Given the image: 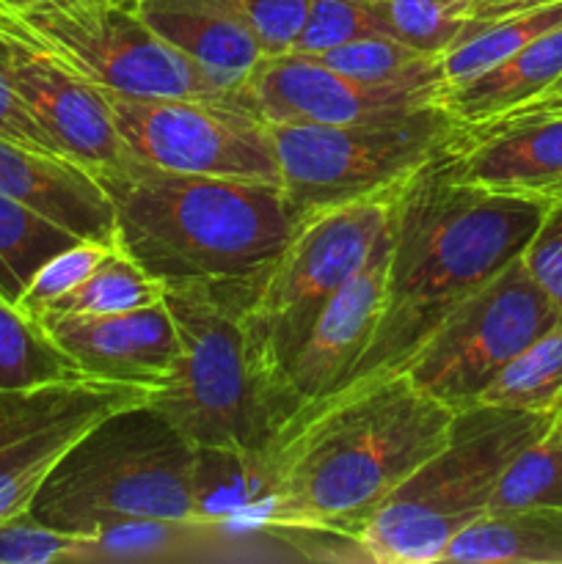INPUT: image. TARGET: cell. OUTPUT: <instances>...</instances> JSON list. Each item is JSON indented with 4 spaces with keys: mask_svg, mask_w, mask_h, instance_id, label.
I'll return each instance as SVG.
<instances>
[{
    "mask_svg": "<svg viewBox=\"0 0 562 564\" xmlns=\"http://www.w3.org/2000/svg\"><path fill=\"white\" fill-rule=\"evenodd\" d=\"M452 422L455 411L406 372L350 386L246 463L253 505L240 527L356 543L391 494L444 449Z\"/></svg>",
    "mask_w": 562,
    "mask_h": 564,
    "instance_id": "1",
    "label": "cell"
},
{
    "mask_svg": "<svg viewBox=\"0 0 562 564\" xmlns=\"http://www.w3.org/2000/svg\"><path fill=\"white\" fill-rule=\"evenodd\" d=\"M450 152L397 185L383 312L342 391L402 372L452 308L521 257L543 220V198L455 180Z\"/></svg>",
    "mask_w": 562,
    "mask_h": 564,
    "instance_id": "2",
    "label": "cell"
},
{
    "mask_svg": "<svg viewBox=\"0 0 562 564\" xmlns=\"http://www.w3.org/2000/svg\"><path fill=\"white\" fill-rule=\"evenodd\" d=\"M116 215V246L165 286H202L242 314L295 220L279 185L180 174L132 158L97 171Z\"/></svg>",
    "mask_w": 562,
    "mask_h": 564,
    "instance_id": "3",
    "label": "cell"
},
{
    "mask_svg": "<svg viewBox=\"0 0 562 564\" xmlns=\"http://www.w3.org/2000/svg\"><path fill=\"white\" fill-rule=\"evenodd\" d=\"M198 468L202 446L149 400L88 430L44 479L28 518L75 538L127 523H204Z\"/></svg>",
    "mask_w": 562,
    "mask_h": 564,
    "instance_id": "4",
    "label": "cell"
},
{
    "mask_svg": "<svg viewBox=\"0 0 562 564\" xmlns=\"http://www.w3.org/2000/svg\"><path fill=\"white\" fill-rule=\"evenodd\" d=\"M556 411L474 405L455 413L444 449L422 463L356 538L364 560L439 564L452 538L488 512L501 474Z\"/></svg>",
    "mask_w": 562,
    "mask_h": 564,
    "instance_id": "5",
    "label": "cell"
},
{
    "mask_svg": "<svg viewBox=\"0 0 562 564\" xmlns=\"http://www.w3.org/2000/svg\"><path fill=\"white\" fill-rule=\"evenodd\" d=\"M395 191L391 187L303 215L264 273L253 301L240 314L268 424L270 397L281 369L331 297L372 257L380 235L389 229Z\"/></svg>",
    "mask_w": 562,
    "mask_h": 564,
    "instance_id": "6",
    "label": "cell"
},
{
    "mask_svg": "<svg viewBox=\"0 0 562 564\" xmlns=\"http://www.w3.org/2000/svg\"><path fill=\"white\" fill-rule=\"evenodd\" d=\"M0 28L99 91L213 99L251 108L246 94L226 88L163 42L121 0H39L22 11H0Z\"/></svg>",
    "mask_w": 562,
    "mask_h": 564,
    "instance_id": "7",
    "label": "cell"
},
{
    "mask_svg": "<svg viewBox=\"0 0 562 564\" xmlns=\"http://www.w3.org/2000/svg\"><path fill=\"white\" fill-rule=\"evenodd\" d=\"M163 303L180 336V361L152 405L202 449L257 460L273 433L240 314L202 286H165Z\"/></svg>",
    "mask_w": 562,
    "mask_h": 564,
    "instance_id": "8",
    "label": "cell"
},
{
    "mask_svg": "<svg viewBox=\"0 0 562 564\" xmlns=\"http://www.w3.org/2000/svg\"><path fill=\"white\" fill-rule=\"evenodd\" d=\"M290 218L372 196L450 152L461 124L444 105L358 124H268Z\"/></svg>",
    "mask_w": 562,
    "mask_h": 564,
    "instance_id": "9",
    "label": "cell"
},
{
    "mask_svg": "<svg viewBox=\"0 0 562 564\" xmlns=\"http://www.w3.org/2000/svg\"><path fill=\"white\" fill-rule=\"evenodd\" d=\"M562 319L521 257L452 308L402 372L455 413L477 405L490 380Z\"/></svg>",
    "mask_w": 562,
    "mask_h": 564,
    "instance_id": "10",
    "label": "cell"
},
{
    "mask_svg": "<svg viewBox=\"0 0 562 564\" xmlns=\"http://www.w3.org/2000/svg\"><path fill=\"white\" fill-rule=\"evenodd\" d=\"M114 124L141 163L180 174L279 185L270 127L246 105L102 91Z\"/></svg>",
    "mask_w": 562,
    "mask_h": 564,
    "instance_id": "11",
    "label": "cell"
},
{
    "mask_svg": "<svg viewBox=\"0 0 562 564\" xmlns=\"http://www.w3.org/2000/svg\"><path fill=\"white\" fill-rule=\"evenodd\" d=\"M154 394L91 375L0 389V523L25 516L50 471L88 430Z\"/></svg>",
    "mask_w": 562,
    "mask_h": 564,
    "instance_id": "12",
    "label": "cell"
},
{
    "mask_svg": "<svg viewBox=\"0 0 562 564\" xmlns=\"http://www.w3.org/2000/svg\"><path fill=\"white\" fill-rule=\"evenodd\" d=\"M389 251L391 235L386 229L367 264L331 297L328 306L320 312L298 350L284 364L270 397L273 438L309 408L334 397L347 383L383 312Z\"/></svg>",
    "mask_w": 562,
    "mask_h": 564,
    "instance_id": "13",
    "label": "cell"
},
{
    "mask_svg": "<svg viewBox=\"0 0 562 564\" xmlns=\"http://www.w3.org/2000/svg\"><path fill=\"white\" fill-rule=\"evenodd\" d=\"M242 94L268 124H358L441 105V94L430 88L372 86L298 53L264 55Z\"/></svg>",
    "mask_w": 562,
    "mask_h": 564,
    "instance_id": "14",
    "label": "cell"
},
{
    "mask_svg": "<svg viewBox=\"0 0 562 564\" xmlns=\"http://www.w3.org/2000/svg\"><path fill=\"white\" fill-rule=\"evenodd\" d=\"M3 33L11 47L17 91L58 152L91 174L130 163L132 154L116 130L102 91L66 72L33 44L9 31Z\"/></svg>",
    "mask_w": 562,
    "mask_h": 564,
    "instance_id": "15",
    "label": "cell"
},
{
    "mask_svg": "<svg viewBox=\"0 0 562 564\" xmlns=\"http://www.w3.org/2000/svg\"><path fill=\"white\" fill-rule=\"evenodd\" d=\"M50 339L83 375L163 391L180 361V336L165 303L119 314H44Z\"/></svg>",
    "mask_w": 562,
    "mask_h": 564,
    "instance_id": "16",
    "label": "cell"
},
{
    "mask_svg": "<svg viewBox=\"0 0 562 564\" xmlns=\"http://www.w3.org/2000/svg\"><path fill=\"white\" fill-rule=\"evenodd\" d=\"M450 169L466 185L556 202L562 198V113L461 127Z\"/></svg>",
    "mask_w": 562,
    "mask_h": 564,
    "instance_id": "17",
    "label": "cell"
},
{
    "mask_svg": "<svg viewBox=\"0 0 562 564\" xmlns=\"http://www.w3.org/2000/svg\"><path fill=\"white\" fill-rule=\"evenodd\" d=\"M0 193L75 237L116 246V215L91 171L58 154L0 138Z\"/></svg>",
    "mask_w": 562,
    "mask_h": 564,
    "instance_id": "18",
    "label": "cell"
},
{
    "mask_svg": "<svg viewBox=\"0 0 562 564\" xmlns=\"http://www.w3.org/2000/svg\"><path fill=\"white\" fill-rule=\"evenodd\" d=\"M130 6L163 42L231 91H242L246 77L264 58L229 0H130Z\"/></svg>",
    "mask_w": 562,
    "mask_h": 564,
    "instance_id": "19",
    "label": "cell"
},
{
    "mask_svg": "<svg viewBox=\"0 0 562 564\" xmlns=\"http://www.w3.org/2000/svg\"><path fill=\"white\" fill-rule=\"evenodd\" d=\"M562 77V25L507 55L483 75L450 88L441 105L461 127L483 124L510 113Z\"/></svg>",
    "mask_w": 562,
    "mask_h": 564,
    "instance_id": "20",
    "label": "cell"
},
{
    "mask_svg": "<svg viewBox=\"0 0 562 564\" xmlns=\"http://www.w3.org/2000/svg\"><path fill=\"white\" fill-rule=\"evenodd\" d=\"M439 564H562V510L485 512L452 538Z\"/></svg>",
    "mask_w": 562,
    "mask_h": 564,
    "instance_id": "21",
    "label": "cell"
},
{
    "mask_svg": "<svg viewBox=\"0 0 562 564\" xmlns=\"http://www.w3.org/2000/svg\"><path fill=\"white\" fill-rule=\"evenodd\" d=\"M80 237L0 193V297L20 303L33 275Z\"/></svg>",
    "mask_w": 562,
    "mask_h": 564,
    "instance_id": "22",
    "label": "cell"
},
{
    "mask_svg": "<svg viewBox=\"0 0 562 564\" xmlns=\"http://www.w3.org/2000/svg\"><path fill=\"white\" fill-rule=\"evenodd\" d=\"M331 69L372 86L430 88L444 97V66L441 55L422 53L395 36H364L323 55H312Z\"/></svg>",
    "mask_w": 562,
    "mask_h": 564,
    "instance_id": "23",
    "label": "cell"
},
{
    "mask_svg": "<svg viewBox=\"0 0 562 564\" xmlns=\"http://www.w3.org/2000/svg\"><path fill=\"white\" fill-rule=\"evenodd\" d=\"M477 405L507 411H554L562 405V319L490 380Z\"/></svg>",
    "mask_w": 562,
    "mask_h": 564,
    "instance_id": "24",
    "label": "cell"
},
{
    "mask_svg": "<svg viewBox=\"0 0 562 564\" xmlns=\"http://www.w3.org/2000/svg\"><path fill=\"white\" fill-rule=\"evenodd\" d=\"M556 25H562V0L560 3L540 6V9L505 17V20L490 22V25L479 28V31L466 33L461 42H455L441 55L444 94L450 88L463 86L472 77L483 75L485 69L505 61L507 55L518 53V50L527 47L538 36L554 31Z\"/></svg>",
    "mask_w": 562,
    "mask_h": 564,
    "instance_id": "25",
    "label": "cell"
},
{
    "mask_svg": "<svg viewBox=\"0 0 562 564\" xmlns=\"http://www.w3.org/2000/svg\"><path fill=\"white\" fill-rule=\"evenodd\" d=\"M83 375L42 323L0 297V389H31Z\"/></svg>",
    "mask_w": 562,
    "mask_h": 564,
    "instance_id": "26",
    "label": "cell"
},
{
    "mask_svg": "<svg viewBox=\"0 0 562 564\" xmlns=\"http://www.w3.org/2000/svg\"><path fill=\"white\" fill-rule=\"evenodd\" d=\"M160 301H163V284L116 246L88 273V279L58 297L53 306L44 308L39 317L44 314H119L154 306Z\"/></svg>",
    "mask_w": 562,
    "mask_h": 564,
    "instance_id": "27",
    "label": "cell"
},
{
    "mask_svg": "<svg viewBox=\"0 0 562 564\" xmlns=\"http://www.w3.org/2000/svg\"><path fill=\"white\" fill-rule=\"evenodd\" d=\"M532 507L562 510V411L507 466L490 496L488 512Z\"/></svg>",
    "mask_w": 562,
    "mask_h": 564,
    "instance_id": "28",
    "label": "cell"
},
{
    "mask_svg": "<svg viewBox=\"0 0 562 564\" xmlns=\"http://www.w3.org/2000/svg\"><path fill=\"white\" fill-rule=\"evenodd\" d=\"M364 36H391L380 0H312L290 53L323 55Z\"/></svg>",
    "mask_w": 562,
    "mask_h": 564,
    "instance_id": "29",
    "label": "cell"
},
{
    "mask_svg": "<svg viewBox=\"0 0 562 564\" xmlns=\"http://www.w3.org/2000/svg\"><path fill=\"white\" fill-rule=\"evenodd\" d=\"M389 33L430 55H444L466 33V17L446 0H380Z\"/></svg>",
    "mask_w": 562,
    "mask_h": 564,
    "instance_id": "30",
    "label": "cell"
},
{
    "mask_svg": "<svg viewBox=\"0 0 562 564\" xmlns=\"http://www.w3.org/2000/svg\"><path fill=\"white\" fill-rule=\"evenodd\" d=\"M110 248L116 246H99V242L77 240L75 246H69L66 251L55 253L47 264H42L33 281L28 284V290L22 292L17 308L25 312L28 317L36 319L44 308L53 306L58 297H64L66 292L75 290L83 279H88L94 268L108 257Z\"/></svg>",
    "mask_w": 562,
    "mask_h": 564,
    "instance_id": "31",
    "label": "cell"
},
{
    "mask_svg": "<svg viewBox=\"0 0 562 564\" xmlns=\"http://www.w3.org/2000/svg\"><path fill=\"white\" fill-rule=\"evenodd\" d=\"M83 540L55 532L25 516L0 523V564H50L80 562Z\"/></svg>",
    "mask_w": 562,
    "mask_h": 564,
    "instance_id": "32",
    "label": "cell"
},
{
    "mask_svg": "<svg viewBox=\"0 0 562 564\" xmlns=\"http://www.w3.org/2000/svg\"><path fill=\"white\" fill-rule=\"evenodd\" d=\"M264 55L290 53L312 0H229Z\"/></svg>",
    "mask_w": 562,
    "mask_h": 564,
    "instance_id": "33",
    "label": "cell"
},
{
    "mask_svg": "<svg viewBox=\"0 0 562 564\" xmlns=\"http://www.w3.org/2000/svg\"><path fill=\"white\" fill-rule=\"evenodd\" d=\"M529 279L562 314V198L549 202L543 220L521 253Z\"/></svg>",
    "mask_w": 562,
    "mask_h": 564,
    "instance_id": "34",
    "label": "cell"
},
{
    "mask_svg": "<svg viewBox=\"0 0 562 564\" xmlns=\"http://www.w3.org/2000/svg\"><path fill=\"white\" fill-rule=\"evenodd\" d=\"M0 138L64 158L17 91L11 77V47L3 31H0Z\"/></svg>",
    "mask_w": 562,
    "mask_h": 564,
    "instance_id": "35",
    "label": "cell"
},
{
    "mask_svg": "<svg viewBox=\"0 0 562 564\" xmlns=\"http://www.w3.org/2000/svg\"><path fill=\"white\" fill-rule=\"evenodd\" d=\"M551 3H560V0H472V3L466 6V11H463V17H466V33L479 31V28L505 20V17L521 14V11H532ZM466 33H463V36H466ZM461 39H457V42H461Z\"/></svg>",
    "mask_w": 562,
    "mask_h": 564,
    "instance_id": "36",
    "label": "cell"
},
{
    "mask_svg": "<svg viewBox=\"0 0 562 564\" xmlns=\"http://www.w3.org/2000/svg\"><path fill=\"white\" fill-rule=\"evenodd\" d=\"M540 113H562V77L560 80L551 83L549 88H543L538 97H532L529 102L518 105V108H512L510 113L499 116V119H518V116H540ZM490 121H496V119H490Z\"/></svg>",
    "mask_w": 562,
    "mask_h": 564,
    "instance_id": "37",
    "label": "cell"
},
{
    "mask_svg": "<svg viewBox=\"0 0 562 564\" xmlns=\"http://www.w3.org/2000/svg\"><path fill=\"white\" fill-rule=\"evenodd\" d=\"M33 3H39V0H0V11H22Z\"/></svg>",
    "mask_w": 562,
    "mask_h": 564,
    "instance_id": "38",
    "label": "cell"
},
{
    "mask_svg": "<svg viewBox=\"0 0 562 564\" xmlns=\"http://www.w3.org/2000/svg\"><path fill=\"white\" fill-rule=\"evenodd\" d=\"M446 3H450V6H455V9L461 11V14H463V11H466V6L472 3V0H446Z\"/></svg>",
    "mask_w": 562,
    "mask_h": 564,
    "instance_id": "39",
    "label": "cell"
},
{
    "mask_svg": "<svg viewBox=\"0 0 562 564\" xmlns=\"http://www.w3.org/2000/svg\"><path fill=\"white\" fill-rule=\"evenodd\" d=\"M121 3H130V0H121Z\"/></svg>",
    "mask_w": 562,
    "mask_h": 564,
    "instance_id": "40",
    "label": "cell"
},
{
    "mask_svg": "<svg viewBox=\"0 0 562 564\" xmlns=\"http://www.w3.org/2000/svg\"><path fill=\"white\" fill-rule=\"evenodd\" d=\"M560 411H562V405H560Z\"/></svg>",
    "mask_w": 562,
    "mask_h": 564,
    "instance_id": "41",
    "label": "cell"
}]
</instances>
